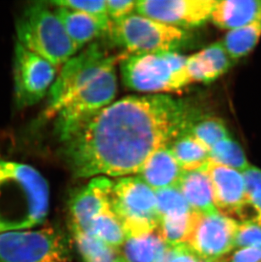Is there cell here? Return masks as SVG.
Segmentation results:
<instances>
[{"mask_svg":"<svg viewBox=\"0 0 261 262\" xmlns=\"http://www.w3.org/2000/svg\"><path fill=\"white\" fill-rule=\"evenodd\" d=\"M169 147L183 171L200 170L209 162V149L187 133L178 137Z\"/></svg>","mask_w":261,"mask_h":262,"instance_id":"obj_21","label":"cell"},{"mask_svg":"<svg viewBox=\"0 0 261 262\" xmlns=\"http://www.w3.org/2000/svg\"><path fill=\"white\" fill-rule=\"evenodd\" d=\"M233 62L220 41L187 57L186 68L191 82L207 83L225 74Z\"/></svg>","mask_w":261,"mask_h":262,"instance_id":"obj_16","label":"cell"},{"mask_svg":"<svg viewBox=\"0 0 261 262\" xmlns=\"http://www.w3.org/2000/svg\"><path fill=\"white\" fill-rule=\"evenodd\" d=\"M261 246V220L238 223L235 237V248Z\"/></svg>","mask_w":261,"mask_h":262,"instance_id":"obj_30","label":"cell"},{"mask_svg":"<svg viewBox=\"0 0 261 262\" xmlns=\"http://www.w3.org/2000/svg\"><path fill=\"white\" fill-rule=\"evenodd\" d=\"M178 188L194 212L202 215L219 213L214 204L210 182L201 169L185 171Z\"/></svg>","mask_w":261,"mask_h":262,"instance_id":"obj_19","label":"cell"},{"mask_svg":"<svg viewBox=\"0 0 261 262\" xmlns=\"http://www.w3.org/2000/svg\"><path fill=\"white\" fill-rule=\"evenodd\" d=\"M119 58L111 55L105 48L94 42L63 64L61 71L49 91L45 116L55 115L78 93L95 79Z\"/></svg>","mask_w":261,"mask_h":262,"instance_id":"obj_7","label":"cell"},{"mask_svg":"<svg viewBox=\"0 0 261 262\" xmlns=\"http://www.w3.org/2000/svg\"><path fill=\"white\" fill-rule=\"evenodd\" d=\"M261 19V0L218 1L210 20L217 28L228 32Z\"/></svg>","mask_w":261,"mask_h":262,"instance_id":"obj_18","label":"cell"},{"mask_svg":"<svg viewBox=\"0 0 261 262\" xmlns=\"http://www.w3.org/2000/svg\"><path fill=\"white\" fill-rule=\"evenodd\" d=\"M15 102L19 109L39 102L56 77V67L16 42L14 56Z\"/></svg>","mask_w":261,"mask_h":262,"instance_id":"obj_10","label":"cell"},{"mask_svg":"<svg viewBox=\"0 0 261 262\" xmlns=\"http://www.w3.org/2000/svg\"><path fill=\"white\" fill-rule=\"evenodd\" d=\"M209 161L240 172L245 171L251 165L240 144L231 137L220 141L209 149Z\"/></svg>","mask_w":261,"mask_h":262,"instance_id":"obj_25","label":"cell"},{"mask_svg":"<svg viewBox=\"0 0 261 262\" xmlns=\"http://www.w3.org/2000/svg\"><path fill=\"white\" fill-rule=\"evenodd\" d=\"M184 172L167 145L159 148L148 159L138 177L157 191L178 188Z\"/></svg>","mask_w":261,"mask_h":262,"instance_id":"obj_15","label":"cell"},{"mask_svg":"<svg viewBox=\"0 0 261 262\" xmlns=\"http://www.w3.org/2000/svg\"><path fill=\"white\" fill-rule=\"evenodd\" d=\"M237 225L238 222L222 213L195 212L187 244L203 261H218L234 249Z\"/></svg>","mask_w":261,"mask_h":262,"instance_id":"obj_11","label":"cell"},{"mask_svg":"<svg viewBox=\"0 0 261 262\" xmlns=\"http://www.w3.org/2000/svg\"><path fill=\"white\" fill-rule=\"evenodd\" d=\"M84 262H122L119 249L111 247L82 231L72 232Z\"/></svg>","mask_w":261,"mask_h":262,"instance_id":"obj_24","label":"cell"},{"mask_svg":"<svg viewBox=\"0 0 261 262\" xmlns=\"http://www.w3.org/2000/svg\"><path fill=\"white\" fill-rule=\"evenodd\" d=\"M195 212L180 218H160L157 232L170 247L187 244L194 221Z\"/></svg>","mask_w":261,"mask_h":262,"instance_id":"obj_28","label":"cell"},{"mask_svg":"<svg viewBox=\"0 0 261 262\" xmlns=\"http://www.w3.org/2000/svg\"><path fill=\"white\" fill-rule=\"evenodd\" d=\"M184 101L165 94L113 102L63 143L76 178L139 173L156 150L170 145L197 120Z\"/></svg>","mask_w":261,"mask_h":262,"instance_id":"obj_1","label":"cell"},{"mask_svg":"<svg viewBox=\"0 0 261 262\" xmlns=\"http://www.w3.org/2000/svg\"><path fill=\"white\" fill-rule=\"evenodd\" d=\"M111 205L127 237L140 236L157 229L160 213L156 192L138 176L114 181Z\"/></svg>","mask_w":261,"mask_h":262,"instance_id":"obj_6","label":"cell"},{"mask_svg":"<svg viewBox=\"0 0 261 262\" xmlns=\"http://www.w3.org/2000/svg\"><path fill=\"white\" fill-rule=\"evenodd\" d=\"M108 34L129 55L178 52L189 40L187 31L135 13L112 21Z\"/></svg>","mask_w":261,"mask_h":262,"instance_id":"obj_5","label":"cell"},{"mask_svg":"<svg viewBox=\"0 0 261 262\" xmlns=\"http://www.w3.org/2000/svg\"><path fill=\"white\" fill-rule=\"evenodd\" d=\"M117 91L116 64L104 70L79 91L56 115L55 132L64 143L102 110L113 103Z\"/></svg>","mask_w":261,"mask_h":262,"instance_id":"obj_8","label":"cell"},{"mask_svg":"<svg viewBox=\"0 0 261 262\" xmlns=\"http://www.w3.org/2000/svg\"><path fill=\"white\" fill-rule=\"evenodd\" d=\"M112 187L110 178L95 177L73 194L69 204L72 232H86L94 218L111 207Z\"/></svg>","mask_w":261,"mask_h":262,"instance_id":"obj_13","label":"cell"},{"mask_svg":"<svg viewBox=\"0 0 261 262\" xmlns=\"http://www.w3.org/2000/svg\"><path fill=\"white\" fill-rule=\"evenodd\" d=\"M107 14L111 21H117L136 11V0H105Z\"/></svg>","mask_w":261,"mask_h":262,"instance_id":"obj_31","label":"cell"},{"mask_svg":"<svg viewBox=\"0 0 261 262\" xmlns=\"http://www.w3.org/2000/svg\"><path fill=\"white\" fill-rule=\"evenodd\" d=\"M64 239L52 228L0 233V262H67Z\"/></svg>","mask_w":261,"mask_h":262,"instance_id":"obj_9","label":"cell"},{"mask_svg":"<svg viewBox=\"0 0 261 262\" xmlns=\"http://www.w3.org/2000/svg\"><path fill=\"white\" fill-rule=\"evenodd\" d=\"M228 262H261V246L237 249Z\"/></svg>","mask_w":261,"mask_h":262,"instance_id":"obj_34","label":"cell"},{"mask_svg":"<svg viewBox=\"0 0 261 262\" xmlns=\"http://www.w3.org/2000/svg\"><path fill=\"white\" fill-rule=\"evenodd\" d=\"M156 192L160 218H180L194 212L178 188H165Z\"/></svg>","mask_w":261,"mask_h":262,"instance_id":"obj_27","label":"cell"},{"mask_svg":"<svg viewBox=\"0 0 261 262\" xmlns=\"http://www.w3.org/2000/svg\"><path fill=\"white\" fill-rule=\"evenodd\" d=\"M86 233L115 249H120L127 237L123 226L111 207L94 218Z\"/></svg>","mask_w":261,"mask_h":262,"instance_id":"obj_23","label":"cell"},{"mask_svg":"<svg viewBox=\"0 0 261 262\" xmlns=\"http://www.w3.org/2000/svg\"><path fill=\"white\" fill-rule=\"evenodd\" d=\"M187 57L178 52L128 55L120 58L124 84L133 91L162 94L178 92L192 83Z\"/></svg>","mask_w":261,"mask_h":262,"instance_id":"obj_3","label":"cell"},{"mask_svg":"<svg viewBox=\"0 0 261 262\" xmlns=\"http://www.w3.org/2000/svg\"><path fill=\"white\" fill-rule=\"evenodd\" d=\"M55 7H63L85 13L104 21H111L107 14L105 0H54L50 2Z\"/></svg>","mask_w":261,"mask_h":262,"instance_id":"obj_29","label":"cell"},{"mask_svg":"<svg viewBox=\"0 0 261 262\" xmlns=\"http://www.w3.org/2000/svg\"><path fill=\"white\" fill-rule=\"evenodd\" d=\"M187 133L197 139L209 151L217 143L230 137L224 122L215 117L198 118Z\"/></svg>","mask_w":261,"mask_h":262,"instance_id":"obj_26","label":"cell"},{"mask_svg":"<svg viewBox=\"0 0 261 262\" xmlns=\"http://www.w3.org/2000/svg\"><path fill=\"white\" fill-rule=\"evenodd\" d=\"M17 42L58 67L78 52L54 11L45 3H32L16 21Z\"/></svg>","mask_w":261,"mask_h":262,"instance_id":"obj_4","label":"cell"},{"mask_svg":"<svg viewBox=\"0 0 261 262\" xmlns=\"http://www.w3.org/2000/svg\"><path fill=\"white\" fill-rule=\"evenodd\" d=\"M201 170L210 182L217 210L227 216L236 215L248 201L242 172L211 161Z\"/></svg>","mask_w":261,"mask_h":262,"instance_id":"obj_14","label":"cell"},{"mask_svg":"<svg viewBox=\"0 0 261 262\" xmlns=\"http://www.w3.org/2000/svg\"><path fill=\"white\" fill-rule=\"evenodd\" d=\"M252 205H254L255 210L259 214V219L261 220V195L258 196L256 198L253 199L251 201H249Z\"/></svg>","mask_w":261,"mask_h":262,"instance_id":"obj_35","label":"cell"},{"mask_svg":"<svg viewBox=\"0 0 261 262\" xmlns=\"http://www.w3.org/2000/svg\"><path fill=\"white\" fill-rule=\"evenodd\" d=\"M242 175L245 184L247 201H250L261 195V169L250 165Z\"/></svg>","mask_w":261,"mask_h":262,"instance_id":"obj_32","label":"cell"},{"mask_svg":"<svg viewBox=\"0 0 261 262\" xmlns=\"http://www.w3.org/2000/svg\"><path fill=\"white\" fill-rule=\"evenodd\" d=\"M216 262H225V261H223V260H218V261H216Z\"/></svg>","mask_w":261,"mask_h":262,"instance_id":"obj_36","label":"cell"},{"mask_svg":"<svg viewBox=\"0 0 261 262\" xmlns=\"http://www.w3.org/2000/svg\"><path fill=\"white\" fill-rule=\"evenodd\" d=\"M50 188L34 167L0 160V233L29 230L45 222Z\"/></svg>","mask_w":261,"mask_h":262,"instance_id":"obj_2","label":"cell"},{"mask_svg":"<svg viewBox=\"0 0 261 262\" xmlns=\"http://www.w3.org/2000/svg\"><path fill=\"white\" fill-rule=\"evenodd\" d=\"M170 246L157 232L126 237L119 250L122 262H164Z\"/></svg>","mask_w":261,"mask_h":262,"instance_id":"obj_20","label":"cell"},{"mask_svg":"<svg viewBox=\"0 0 261 262\" xmlns=\"http://www.w3.org/2000/svg\"><path fill=\"white\" fill-rule=\"evenodd\" d=\"M164 262H204L195 254L187 244L169 248Z\"/></svg>","mask_w":261,"mask_h":262,"instance_id":"obj_33","label":"cell"},{"mask_svg":"<svg viewBox=\"0 0 261 262\" xmlns=\"http://www.w3.org/2000/svg\"><path fill=\"white\" fill-rule=\"evenodd\" d=\"M216 0H139L136 11L152 20L186 29L205 24L211 17Z\"/></svg>","mask_w":261,"mask_h":262,"instance_id":"obj_12","label":"cell"},{"mask_svg":"<svg viewBox=\"0 0 261 262\" xmlns=\"http://www.w3.org/2000/svg\"><path fill=\"white\" fill-rule=\"evenodd\" d=\"M261 37V19L227 32L222 42L230 58L236 61L256 47Z\"/></svg>","mask_w":261,"mask_h":262,"instance_id":"obj_22","label":"cell"},{"mask_svg":"<svg viewBox=\"0 0 261 262\" xmlns=\"http://www.w3.org/2000/svg\"><path fill=\"white\" fill-rule=\"evenodd\" d=\"M54 12L78 52L94 42V40L108 33L112 24V21L99 20L85 13L67 8L56 7Z\"/></svg>","mask_w":261,"mask_h":262,"instance_id":"obj_17","label":"cell"}]
</instances>
